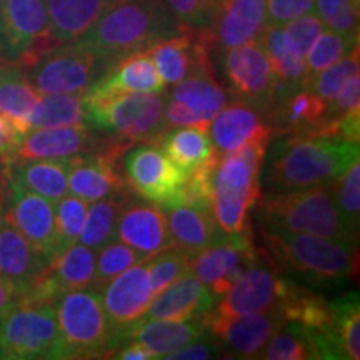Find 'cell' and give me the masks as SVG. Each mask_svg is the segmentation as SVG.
<instances>
[{"mask_svg":"<svg viewBox=\"0 0 360 360\" xmlns=\"http://www.w3.org/2000/svg\"><path fill=\"white\" fill-rule=\"evenodd\" d=\"M357 109H360V77L355 74L345 80L332 101H328V120Z\"/></svg>","mask_w":360,"mask_h":360,"instance_id":"obj_51","label":"cell"},{"mask_svg":"<svg viewBox=\"0 0 360 360\" xmlns=\"http://www.w3.org/2000/svg\"><path fill=\"white\" fill-rule=\"evenodd\" d=\"M315 13L334 32L359 35V7L352 0H315Z\"/></svg>","mask_w":360,"mask_h":360,"instance_id":"obj_46","label":"cell"},{"mask_svg":"<svg viewBox=\"0 0 360 360\" xmlns=\"http://www.w3.org/2000/svg\"><path fill=\"white\" fill-rule=\"evenodd\" d=\"M4 162V160H2ZM6 175L29 192L57 204L69 192L70 157L65 159H34L20 162H4Z\"/></svg>","mask_w":360,"mask_h":360,"instance_id":"obj_29","label":"cell"},{"mask_svg":"<svg viewBox=\"0 0 360 360\" xmlns=\"http://www.w3.org/2000/svg\"><path fill=\"white\" fill-rule=\"evenodd\" d=\"M147 260L142 254L134 250L124 242H117L112 238L105 245L98 249V257H96V278H94V287L102 289L105 283L112 278L122 274L135 264H141Z\"/></svg>","mask_w":360,"mask_h":360,"instance_id":"obj_42","label":"cell"},{"mask_svg":"<svg viewBox=\"0 0 360 360\" xmlns=\"http://www.w3.org/2000/svg\"><path fill=\"white\" fill-rule=\"evenodd\" d=\"M294 281L278 276L264 262L250 267L232 289L219 297L215 302V312L219 314H260V312H281V307L289 297Z\"/></svg>","mask_w":360,"mask_h":360,"instance_id":"obj_15","label":"cell"},{"mask_svg":"<svg viewBox=\"0 0 360 360\" xmlns=\"http://www.w3.org/2000/svg\"><path fill=\"white\" fill-rule=\"evenodd\" d=\"M262 227L294 233H312L357 244V237L345 227L330 184L283 188L260 197L254 205Z\"/></svg>","mask_w":360,"mask_h":360,"instance_id":"obj_4","label":"cell"},{"mask_svg":"<svg viewBox=\"0 0 360 360\" xmlns=\"http://www.w3.org/2000/svg\"><path fill=\"white\" fill-rule=\"evenodd\" d=\"M125 142L112 135H101L90 125L74 127L30 129L22 135L20 142L4 162L34 159H65V157L94 154ZM129 143V142H125ZM130 146V143H129Z\"/></svg>","mask_w":360,"mask_h":360,"instance_id":"obj_13","label":"cell"},{"mask_svg":"<svg viewBox=\"0 0 360 360\" xmlns=\"http://www.w3.org/2000/svg\"><path fill=\"white\" fill-rule=\"evenodd\" d=\"M265 8L270 25H283L297 17L315 13V0H265Z\"/></svg>","mask_w":360,"mask_h":360,"instance_id":"obj_49","label":"cell"},{"mask_svg":"<svg viewBox=\"0 0 360 360\" xmlns=\"http://www.w3.org/2000/svg\"><path fill=\"white\" fill-rule=\"evenodd\" d=\"M51 264L6 217L0 222V277L15 287L17 297Z\"/></svg>","mask_w":360,"mask_h":360,"instance_id":"obj_26","label":"cell"},{"mask_svg":"<svg viewBox=\"0 0 360 360\" xmlns=\"http://www.w3.org/2000/svg\"><path fill=\"white\" fill-rule=\"evenodd\" d=\"M222 70L232 96L257 107L264 115L277 98L287 96L257 40L222 51Z\"/></svg>","mask_w":360,"mask_h":360,"instance_id":"obj_10","label":"cell"},{"mask_svg":"<svg viewBox=\"0 0 360 360\" xmlns=\"http://www.w3.org/2000/svg\"><path fill=\"white\" fill-rule=\"evenodd\" d=\"M259 359L265 360H307L317 359L315 350L310 344L307 334L302 327H299L294 322H287L277 334L272 335V339L267 342V345L262 349Z\"/></svg>","mask_w":360,"mask_h":360,"instance_id":"obj_41","label":"cell"},{"mask_svg":"<svg viewBox=\"0 0 360 360\" xmlns=\"http://www.w3.org/2000/svg\"><path fill=\"white\" fill-rule=\"evenodd\" d=\"M22 134L13 127L7 117L0 114V160L7 159L12 154L13 148L20 142Z\"/></svg>","mask_w":360,"mask_h":360,"instance_id":"obj_53","label":"cell"},{"mask_svg":"<svg viewBox=\"0 0 360 360\" xmlns=\"http://www.w3.org/2000/svg\"><path fill=\"white\" fill-rule=\"evenodd\" d=\"M212 117L200 114L188 109L187 105L177 101H167L164 110V124L165 129H177V127H204L209 129Z\"/></svg>","mask_w":360,"mask_h":360,"instance_id":"obj_50","label":"cell"},{"mask_svg":"<svg viewBox=\"0 0 360 360\" xmlns=\"http://www.w3.org/2000/svg\"><path fill=\"white\" fill-rule=\"evenodd\" d=\"M4 217L24 236L49 262L53 260L56 242V207L51 200L29 192L6 175Z\"/></svg>","mask_w":360,"mask_h":360,"instance_id":"obj_16","label":"cell"},{"mask_svg":"<svg viewBox=\"0 0 360 360\" xmlns=\"http://www.w3.org/2000/svg\"><path fill=\"white\" fill-rule=\"evenodd\" d=\"M0 359H6V350H4V345H2V337H0Z\"/></svg>","mask_w":360,"mask_h":360,"instance_id":"obj_57","label":"cell"},{"mask_svg":"<svg viewBox=\"0 0 360 360\" xmlns=\"http://www.w3.org/2000/svg\"><path fill=\"white\" fill-rule=\"evenodd\" d=\"M184 30L186 27L174 19L164 0H120L109 4L75 42L115 64Z\"/></svg>","mask_w":360,"mask_h":360,"instance_id":"obj_2","label":"cell"},{"mask_svg":"<svg viewBox=\"0 0 360 360\" xmlns=\"http://www.w3.org/2000/svg\"><path fill=\"white\" fill-rule=\"evenodd\" d=\"M281 312L219 314L207 312V335L217 345L220 354L236 359H259L267 342L285 326Z\"/></svg>","mask_w":360,"mask_h":360,"instance_id":"obj_12","label":"cell"},{"mask_svg":"<svg viewBox=\"0 0 360 360\" xmlns=\"http://www.w3.org/2000/svg\"><path fill=\"white\" fill-rule=\"evenodd\" d=\"M0 58H2V57H0Z\"/></svg>","mask_w":360,"mask_h":360,"instance_id":"obj_60","label":"cell"},{"mask_svg":"<svg viewBox=\"0 0 360 360\" xmlns=\"http://www.w3.org/2000/svg\"><path fill=\"white\" fill-rule=\"evenodd\" d=\"M245 260L260 262L250 229L238 233V236H225L217 244L192 255L191 272L202 283L210 287L215 281L224 277L229 270H232L237 264L245 262Z\"/></svg>","mask_w":360,"mask_h":360,"instance_id":"obj_27","label":"cell"},{"mask_svg":"<svg viewBox=\"0 0 360 360\" xmlns=\"http://www.w3.org/2000/svg\"><path fill=\"white\" fill-rule=\"evenodd\" d=\"M6 165L0 160V222L4 217V193H6Z\"/></svg>","mask_w":360,"mask_h":360,"instance_id":"obj_56","label":"cell"},{"mask_svg":"<svg viewBox=\"0 0 360 360\" xmlns=\"http://www.w3.org/2000/svg\"><path fill=\"white\" fill-rule=\"evenodd\" d=\"M323 22L319 19L317 13H307V15L297 17V19L287 22L282 25L283 37L289 47L297 56H307L315 40L323 32Z\"/></svg>","mask_w":360,"mask_h":360,"instance_id":"obj_48","label":"cell"},{"mask_svg":"<svg viewBox=\"0 0 360 360\" xmlns=\"http://www.w3.org/2000/svg\"><path fill=\"white\" fill-rule=\"evenodd\" d=\"M0 337L6 359H69L53 304L15 305L0 317Z\"/></svg>","mask_w":360,"mask_h":360,"instance_id":"obj_7","label":"cell"},{"mask_svg":"<svg viewBox=\"0 0 360 360\" xmlns=\"http://www.w3.org/2000/svg\"><path fill=\"white\" fill-rule=\"evenodd\" d=\"M257 42L267 53L274 74L285 94L304 89L305 80L309 77L307 65H305L304 57L297 56L287 45L282 25H265Z\"/></svg>","mask_w":360,"mask_h":360,"instance_id":"obj_34","label":"cell"},{"mask_svg":"<svg viewBox=\"0 0 360 360\" xmlns=\"http://www.w3.org/2000/svg\"><path fill=\"white\" fill-rule=\"evenodd\" d=\"M115 237L142 254L147 260L175 247L169 232L165 210L152 202L146 204L137 200L135 193L120 212Z\"/></svg>","mask_w":360,"mask_h":360,"instance_id":"obj_19","label":"cell"},{"mask_svg":"<svg viewBox=\"0 0 360 360\" xmlns=\"http://www.w3.org/2000/svg\"><path fill=\"white\" fill-rule=\"evenodd\" d=\"M167 215V225L174 245L195 255L197 252L217 244L225 237L215 222L212 209L179 204L162 207Z\"/></svg>","mask_w":360,"mask_h":360,"instance_id":"obj_28","label":"cell"},{"mask_svg":"<svg viewBox=\"0 0 360 360\" xmlns=\"http://www.w3.org/2000/svg\"><path fill=\"white\" fill-rule=\"evenodd\" d=\"M114 64L84 45L60 44L24 67L40 96L84 94Z\"/></svg>","mask_w":360,"mask_h":360,"instance_id":"obj_8","label":"cell"},{"mask_svg":"<svg viewBox=\"0 0 360 360\" xmlns=\"http://www.w3.org/2000/svg\"><path fill=\"white\" fill-rule=\"evenodd\" d=\"M170 98L212 119L229 101L227 92L219 84L215 74L188 75L175 84Z\"/></svg>","mask_w":360,"mask_h":360,"instance_id":"obj_37","label":"cell"},{"mask_svg":"<svg viewBox=\"0 0 360 360\" xmlns=\"http://www.w3.org/2000/svg\"><path fill=\"white\" fill-rule=\"evenodd\" d=\"M332 307V334L344 360L360 359V309L359 292L337 297L330 300Z\"/></svg>","mask_w":360,"mask_h":360,"instance_id":"obj_38","label":"cell"},{"mask_svg":"<svg viewBox=\"0 0 360 360\" xmlns=\"http://www.w3.org/2000/svg\"><path fill=\"white\" fill-rule=\"evenodd\" d=\"M109 0H47L51 37L57 45L74 42L96 24Z\"/></svg>","mask_w":360,"mask_h":360,"instance_id":"obj_32","label":"cell"},{"mask_svg":"<svg viewBox=\"0 0 360 360\" xmlns=\"http://www.w3.org/2000/svg\"><path fill=\"white\" fill-rule=\"evenodd\" d=\"M222 357L217 345L214 344L209 335H202L200 339L191 342V344L184 345L182 349L175 350V352L169 354L167 360H209Z\"/></svg>","mask_w":360,"mask_h":360,"instance_id":"obj_52","label":"cell"},{"mask_svg":"<svg viewBox=\"0 0 360 360\" xmlns=\"http://www.w3.org/2000/svg\"><path fill=\"white\" fill-rule=\"evenodd\" d=\"M152 143L159 146L186 175L219 157L210 141L209 129L204 127L167 129Z\"/></svg>","mask_w":360,"mask_h":360,"instance_id":"obj_33","label":"cell"},{"mask_svg":"<svg viewBox=\"0 0 360 360\" xmlns=\"http://www.w3.org/2000/svg\"><path fill=\"white\" fill-rule=\"evenodd\" d=\"M217 297L192 272L170 283L167 289L157 294L148 305L143 321H186L210 312Z\"/></svg>","mask_w":360,"mask_h":360,"instance_id":"obj_24","label":"cell"},{"mask_svg":"<svg viewBox=\"0 0 360 360\" xmlns=\"http://www.w3.org/2000/svg\"><path fill=\"white\" fill-rule=\"evenodd\" d=\"M359 47L349 53L347 57H344L342 60L335 62L327 69L314 74L307 77L304 84V89L314 92L315 96L322 97L323 101H332V97L335 96L337 90L342 87V84L345 82L349 77L359 74Z\"/></svg>","mask_w":360,"mask_h":360,"instance_id":"obj_45","label":"cell"},{"mask_svg":"<svg viewBox=\"0 0 360 360\" xmlns=\"http://www.w3.org/2000/svg\"><path fill=\"white\" fill-rule=\"evenodd\" d=\"M359 47V35H345L334 32V30H323L315 40L310 51L305 56V65H307L309 77L314 74L327 69L335 62L347 57L350 52Z\"/></svg>","mask_w":360,"mask_h":360,"instance_id":"obj_40","label":"cell"},{"mask_svg":"<svg viewBox=\"0 0 360 360\" xmlns=\"http://www.w3.org/2000/svg\"><path fill=\"white\" fill-rule=\"evenodd\" d=\"M209 135L219 155L232 154L254 141H270L274 130L264 112L242 101L225 103L209 125Z\"/></svg>","mask_w":360,"mask_h":360,"instance_id":"obj_22","label":"cell"},{"mask_svg":"<svg viewBox=\"0 0 360 360\" xmlns=\"http://www.w3.org/2000/svg\"><path fill=\"white\" fill-rule=\"evenodd\" d=\"M53 47L47 0H0V57L27 67Z\"/></svg>","mask_w":360,"mask_h":360,"instance_id":"obj_9","label":"cell"},{"mask_svg":"<svg viewBox=\"0 0 360 360\" xmlns=\"http://www.w3.org/2000/svg\"><path fill=\"white\" fill-rule=\"evenodd\" d=\"M334 199L345 227L359 237L360 225V165L359 162L332 182Z\"/></svg>","mask_w":360,"mask_h":360,"instance_id":"obj_44","label":"cell"},{"mask_svg":"<svg viewBox=\"0 0 360 360\" xmlns=\"http://www.w3.org/2000/svg\"><path fill=\"white\" fill-rule=\"evenodd\" d=\"M265 119L277 135L319 132L328 122V102L307 89L277 98L265 112Z\"/></svg>","mask_w":360,"mask_h":360,"instance_id":"obj_23","label":"cell"},{"mask_svg":"<svg viewBox=\"0 0 360 360\" xmlns=\"http://www.w3.org/2000/svg\"><path fill=\"white\" fill-rule=\"evenodd\" d=\"M174 19L186 29H207L220 0H164Z\"/></svg>","mask_w":360,"mask_h":360,"instance_id":"obj_47","label":"cell"},{"mask_svg":"<svg viewBox=\"0 0 360 360\" xmlns=\"http://www.w3.org/2000/svg\"><path fill=\"white\" fill-rule=\"evenodd\" d=\"M40 281L53 299L69 290L94 287L96 278V250L84 244H74L40 274Z\"/></svg>","mask_w":360,"mask_h":360,"instance_id":"obj_30","label":"cell"},{"mask_svg":"<svg viewBox=\"0 0 360 360\" xmlns=\"http://www.w3.org/2000/svg\"><path fill=\"white\" fill-rule=\"evenodd\" d=\"M98 292L102 295L103 310L114 334L117 349L124 332L142 321L148 305L154 300L150 281H148V260L124 270L102 289H98Z\"/></svg>","mask_w":360,"mask_h":360,"instance_id":"obj_14","label":"cell"},{"mask_svg":"<svg viewBox=\"0 0 360 360\" xmlns=\"http://www.w3.org/2000/svg\"><path fill=\"white\" fill-rule=\"evenodd\" d=\"M129 147V143L120 142L107 150L70 157L67 186L72 195L94 204L103 197L129 192L127 180L117 169V160Z\"/></svg>","mask_w":360,"mask_h":360,"instance_id":"obj_17","label":"cell"},{"mask_svg":"<svg viewBox=\"0 0 360 360\" xmlns=\"http://www.w3.org/2000/svg\"><path fill=\"white\" fill-rule=\"evenodd\" d=\"M17 304V292L15 287L12 285V282H8L7 278L0 277V317L8 310L15 307Z\"/></svg>","mask_w":360,"mask_h":360,"instance_id":"obj_55","label":"cell"},{"mask_svg":"<svg viewBox=\"0 0 360 360\" xmlns=\"http://www.w3.org/2000/svg\"><path fill=\"white\" fill-rule=\"evenodd\" d=\"M109 2H110V4H114V2H120V0H109Z\"/></svg>","mask_w":360,"mask_h":360,"instance_id":"obj_59","label":"cell"},{"mask_svg":"<svg viewBox=\"0 0 360 360\" xmlns=\"http://www.w3.org/2000/svg\"><path fill=\"white\" fill-rule=\"evenodd\" d=\"M39 98L40 94L27 77L24 67L17 62L4 64L0 58V114L22 135L29 130V117Z\"/></svg>","mask_w":360,"mask_h":360,"instance_id":"obj_31","label":"cell"},{"mask_svg":"<svg viewBox=\"0 0 360 360\" xmlns=\"http://www.w3.org/2000/svg\"><path fill=\"white\" fill-rule=\"evenodd\" d=\"M130 92H165V82L147 51L115 62L84 92V102H101Z\"/></svg>","mask_w":360,"mask_h":360,"instance_id":"obj_21","label":"cell"},{"mask_svg":"<svg viewBox=\"0 0 360 360\" xmlns=\"http://www.w3.org/2000/svg\"><path fill=\"white\" fill-rule=\"evenodd\" d=\"M53 307L69 359H105L114 354V334L98 289L87 287L65 292Z\"/></svg>","mask_w":360,"mask_h":360,"instance_id":"obj_5","label":"cell"},{"mask_svg":"<svg viewBox=\"0 0 360 360\" xmlns=\"http://www.w3.org/2000/svg\"><path fill=\"white\" fill-rule=\"evenodd\" d=\"M267 24L265 0H220L210 25L197 32L209 49L227 51L255 42Z\"/></svg>","mask_w":360,"mask_h":360,"instance_id":"obj_18","label":"cell"},{"mask_svg":"<svg viewBox=\"0 0 360 360\" xmlns=\"http://www.w3.org/2000/svg\"><path fill=\"white\" fill-rule=\"evenodd\" d=\"M132 195L134 192L129 191L124 193H114V195L103 197V199L94 202L87 212L82 233L79 237L80 244L98 250L112 238H115L120 212Z\"/></svg>","mask_w":360,"mask_h":360,"instance_id":"obj_36","label":"cell"},{"mask_svg":"<svg viewBox=\"0 0 360 360\" xmlns=\"http://www.w3.org/2000/svg\"><path fill=\"white\" fill-rule=\"evenodd\" d=\"M352 2H354L357 7H360V0H352Z\"/></svg>","mask_w":360,"mask_h":360,"instance_id":"obj_58","label":"cell"},{"mask_svg":"<svg viewBox=\"0 0 360 360\" xmlns=\"http://www.w3.org/2000/svg\"><path fill=\"white\" fill-rule=\"evenodd\" d=\"M124 174L137 197L160 207L180 204V188L187 175L155 143L132 148L124 159Z\"/></svg>","mask_w":360,"mask_h":360,"instance_id":"obj_11","label":"cell"},{"mask_svg":"<svg viewBox=\"0 0 360 360\" xmlns=\"http://www.w3.org/2000/svg\"><path fill=\"white\" fill-rule=\"evenodd\" d=\"M274 139L265 169V184L274 191L330 184L359 162V143L337 135L314 132Z\"/></svg>","mask_w":360,"mask_h":360,"instance_id":"obj_1","label":"cell"},{"mask_svg":"<svg viewBox=\"0 0 360 360\" xmlns=\"http://www.w3.org/2000/svg\"><path fill=\"white\" fill-rule=\"evenodd\" d=\"M164 92H130L101 102H85L87 125L130 146L155 142L165 132Z\"/></svg>","mask_w":360,"mask_h":360,"instance_id":"obj_6","label":"cell"},{"mask_svg":"<svg viewBox=\"0 0 360 360\" xmlns=\"http://www.w3.org/2000/svg\"><path fill=\"white\" fill-rule=\"evenodd\" d=\"M87 125L84 94H47L40 96L29 117L30 129Z\"/></svg>","mask_w":360,"mask_h":360,"instance_id":"obj_35","label":"cell"},{"mask_svg":"<svg viewBox=\"0 0 360 360\" xmlns=\"http://www.w3.org/2000/svg\"><path fill=\"white\" fill-rule=\"evenodd\" d=\"M255 249L260 262L272 270H292L310 282H332L357 276V244L349 240L260 225Z\"/></svg>","mask_w":360,"mask_h":360,"instance_id":"obj_3","label":"cell"},{"mask_svg":"<svg viewBox=\"0 0 360 360\" xmlns=\"http://www.w3.org/2000/svg\"><path fill=\"white\" fill-rule=\"evenodd\" d=\"M110 357L119 360H154L155 355L150 352L147 347H143L141 342L125 340L119 347L114 350Z\"/></svg>","mask_w":360,"mask_h":360,"instance_id":"obj_54","label":"cell"},{"mask_svg":"<svg viewBox=\"0 0 360 360\" xmlns=\"http://www.w3.org/2000/svg\"><path fill=\"white\" fill-rule=\"evenodd\" d=\"M87 202L70 195L57 202L56 207V242H53V260L58 255L77 244L87 219Z\"/></svg>","mask_w":360,"mask_h":360,"instance_id":"obj_39","label":"cell"},{"mask_svg":"<svg viewBox=\"0 0 360 360\" xmlns=\"http://www.w3.org/2000/svg\"><path fill=\"white\" fill-rule=\"evenodd\" d=\"M207 334V314L195 315L186 321H143L132 326L122 334L125 340L141 342L155 359H164L184 345L200 339Z\"/></svg>","mask_w":360,"mask_h":360,"instance_id":"obj_25","label":"cell"},{"mask_svg":"<svg viewBox=\"0 0 360 360\" xmlns=\"http://www.w3.org/2000/svg\"><path fill=\"white\" fill-rule=\"evenodd\" d=\"M191 260L192 255L179 247L160 252L148 260V281L154 297L191 272Z\"/></svg>","mask_w":360,"mask_h":360,"instance_id":"obj_43","label":"cell"},{"mask_svg":"<svg viewBox=\"0 0 360 360\" xmlns=\"http://www.w3.org/2000/svg\"><path fill=\"white\" fill-rule=\"evenodd\" d=\"M165 85H175L188 75L214 74L209 47L197 30L186 29L147 49Z\"/></svg>","mask_w":360,"mask_h":360,"instance_id":"obj_20","label":"cell"}]
</instances>
